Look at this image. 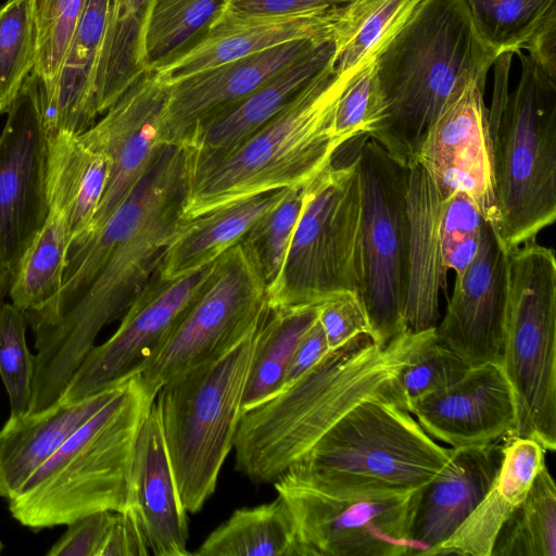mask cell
I'll list each match as a JSON object with an SVG mask.
<instances>
[{
  "label": "cell",
  "instance_id": "6da1fadb",
  "mask_svg": "<svg viewBox=\"0 0 556 556\" xmlns=\"http://www.w3.org/2000/svg\"><path fill=\"white\" fill-rule=\"evenodd\" d=\"M188 155L163 144L152 164L98 230L105 260L88 287L59 320L34 336L35 380L30 413L55 403L102 328L122 317L157 270L163 252L184 220Z\"/></svg>",
  "mask_w": 556,
  "mask_h": 556
},
{
  "label": "cell",
  "instance_id": "7a4b0ae2",
  "mask_svg": "<svg viewBox=\"0 0 556 556\" xmlns=\"http://www.w3.org/2000/svg\"><path fill=\"white\" fill-rule=\"evenodd\" d=\"M434 331L406 330L386 346L363 334L329 351L288 388L241 414L236 470L255 484L274 483L354 406L382 394L400 397L401 369Z\"/></svg>",
  "mask_w": 556,
  "mask_h": 556
},
{
  "label": "cell",
  "instance_id": "3957f363",
  "mask_svg": "<svg viewBox=\"0 0 556 556\" xmlns=\"http://www.w3.org/2000/svg\"><path fill=\"white\" fill-rule=\"evenodd\" d=\"M496 59L464 0H421L375 59L386 113L366 136L409 166L458 83L486 77Z\"/></svg>",
  "mask_w": 556,
  "mask_h": 556
},
{
  "label": "cell",
  "instance_id": "277c9868",
  "mask_svg": "<svg viewBox=\"0 0 556 556\" xmlns=\"http://www.w3.org/2000/svg\"><path fill=\"white\" fill-rule=\"evenodd\" d=\"M331 60L274 118L230 151L200 157L187 150L181 218L190 220L271 190L303 187L331 165L339 98L363 70L340 73Z\"/></svg>",
  "mask_w": 556,
  "mask_h": 556
},
{
  "label": "cell",
  "instance_id": "5b68a950",
  "mask_svg": "<svg viewBox=\"0 0 556 556\" xmlns=\"http://www.w3.org/2000/svg\"><path fill=\"white\" fill-rule=\"evenodd\" d=\"M156 395L140 374L130 377L8 501L12 517L39 531L125 509L137 437Z\"/></svg>",
  "mask_w": 556,
  "mask_h": 556
},
{
  "label": "cell",
  "instance_id": "8992f818",
  "mask_svg": "<svg viewBox=\"0 0 556 556\" xmlns=\"http://www.w3.org/2000/svg\"><path fill=\"white\" fill-rule=\"evenodd\" d=\"M521 76L489 111L500 215L495 236L507 250L535 239L556 218V77L516 52Z\"/></svg>",
  "mask_w": 556,
  "mask_h": 556
},
{
  "label": "cell",
  "instance_id": "52a82bcc",
  "mask_svg": "<svg viewBox=\"0 0 556 556\" xmlns=\"http://www.w3.org/2000/svg\"><path fill=\"white\" fill-rule=\"evenodd\" d=\"M256 329L220 355L163 384L155 397L179 496L188 514L200 511L213 495L233 448Z\"/></svg>",
  "mask_w": 556,
  "mask_h": 556
},
{
  "label": "cell",
  "instance_id": "ba28073f",
  "mask_svg": "<svg viewBox=\"0 0 556 556\" xmlns=\"http://www.w3.org/2000/svg\"><path fill=\"white\" fill-rule=\"evenodd\" d=\"M396 394L369 397L343 415L290 469L317 482L416 490L447 464Z\"/></svg>",
  "mask_w": 556,
  "mask_h": 556
},
{
  "label": "cell",
  "instance_id": "9c48e42d",
  "mask_svg": "<svg viewBox=\"0 0 556 556\" xmlns=\"http://www.w3.org/2000/svg\"><path fill=\"white\" fill-rule=\"evenodd\" d=\"M507 311L501 366L516 401L510 437L556 448V258L528 240L505 252Z\"/></svg>",
  "mask_w": 556,
  "mask_h": 556
},
{
  "label": "cell",
  "instance_id": "30bf717a",
  "mask_svg": "<svg viewBox=\"0 0 556 556\" xmlns=\"http://www.w3.org/2000/svg\"><path fill=\"white\" fill-rule=\"evenodd\" d=\"M274 486L288 504L300 556L416 555L410 528L422 490L312 481L286 471Z\"/></svg>",
  "mask_w": 556,
  "mask_h": 556
},
{
  "label": "cell",
  "instance_id": "8fae6325",
  "mask_svg": "<svg viewBox=\"0 0 556 556\" xmlns=\"http://www.w3.org/2000/svg\"><path fill=\"white\" fill-rule=\"evenodd\" d=\"M361 184L356 157L329 165L305 186L304 202L268 306L318 305L357 293Z\"/></svg>",
  "mask_w": 556,
  "mask_h": 556
},
{
  "label": "cell",
  "instance_id": "7c38bea8",
  "mask_svg": "<svg viewBox=\"0 0 556 556\" xmlns=\"http://www.w3.org/2000/svg\"><path fill=\"white\" fill-rule=\"evenodd\" d=\"M361 184L357 295L370 339L386 346L406 331L404 312L409 278V166L372 139L356 155Z\"/></svg>",
  "mask_w": 556,
  "mask_h": 556
},
{
  "label": "cell",
  "instance_id": "4fadbf2b",
  "mask_svg": "<svg viewBox=\"0 0 556 556\" xmlns=\"http://www.w3.org/2000/svg\"><path fill=\"white\" fill-rule=\"evenodd\" d=\"M267 283L252 248L241 240L213 263L212 274L139 371L154 391L226 352L260 324Z\"/></svg>",
  "mask_w": 556,
  "mask_h": 556
},
{
  "label": "cell",
  "instance_id": "5bb4252c",
  "mask_svg": "<svg viewBox=\"0 0 556 556\" xmlns=\"http://www.w3.org/2000/svg\"><path fill=\"white\" fill-rule=\"evenodd\" d=\"M48 142L38 79L30 74L0 134V266L11 274L48 214Z\"/></svg>",
  "mask_w": 556,
  "mask_h": 556
},
{
  "label": "cell",
  "instance_id": "9a60e30c",
  "mask_svg": "<svg viewBox=\"0 0 556 556\" xmlns=\"http://www.w3.org/2000/svg\"><path fill=\"white\" fill-rule=\"evenodd\" d=\"M486 77L466 75L429 128L415 162L421 164L443 194L470 197L493 228L500 215L495 192L493 141L484 103Z\"/></svg>",
  "mask_w": 556,
  "mask_h": 556
},
{
  "label": "cell",
  "instance_id": "2e32d148",
  "mask_svg": "<svg viewBox=\"0 0 556 556\" xmlns=\"http://www.w3.org/2000/svg\"><path fill=\"white\" fill-rule=\"evenodd\" d=\"M213 263L174 279H164L155 271L122 316L116 331L87 353L61 397L78 400L139 374L146 359L203 290Z\"/></svg>",
  "mask_w": 556,
  "mask_h": 556
},
{
  "label": "cell",
  "instance_id": "e0dca14e",
  "mask_svg": "<svg viewBox=\"0 0 556 556\" xmlns=\"http://www.w3.org/2000/svg\"><path fill=\"white\" fill-rule=\"evenodd\" d=\"M166 100L167 86L154 71L146 70L100 119L78 135L109 161L106 186L86 236L103 226L152 164L163 146L161 127Z\"/></svg>",
  "mask_w": 556,
  "mask_h": 556
},
{
  "label": "cell",
  "instance_id": "ac0fdd59",
  "mask_svg": "<svg viewBox=\"0 0 556 556\" xmlns=\"http://www.w3.org/2000/svg\"><path fill=\"white\" fill-rule=\"evenodd\" d=\"M506 311V254L485 222L476 257L456 275L437 338L470 366L501 364Z\"/></svg>",
  "mask_w": 556,
  "mask_h": 556
},
{
  "label": "cell",
  "instance_id": "d6986e66",
  "mask_svg": "<svg viewBox=\"0 0 556 556\" xmlns=\"http://www.w3.org/2000/svg\"><path fill=\"white\" fill-rule=\"evenodd\" d=\"M409 412L427 434L452 448L509 438L517 417L513 389L497 363L471 366L456 382L417 400Z\"/></svg>",
  "mask_w": 556,
  "mask_h": 556
},
{
  "label": "cell",
  "instance_id": "ffe728a7",
  "mask_svg": "<svg viewBox=\"0 0 556 556\" xmlns=\"http://www.w3.org/2000/svg\"><path fill=\"white\" fill-rule=\"evenodd\" d=\"M325 41L330 40L289 41L167 86L162 143L184 146L200 124L247 97L285 66Z\"/></svg>",
  "mask_w": 556,
  "mask_h": 556
},
{
  "label": "cell",
  "instance_id": "44dd1931",
  "mask_svg": "<svg viewBox=\"0 0 556 556\" xmlns=\"http://www.w3.org/2000/svg\"><path fill=\"white\" fill-rule=\"evenodd\" d=\"M344 7L283 14L233 16L222 13L194 48L154 71L169 86L182 78L294 40H334Z\"/></svg>",
  "mask_w": 556,
  "mask_h": 556
},
{
  "label": "cell",
  "instance_id": "7402d4cb",
  "mask_svg": "<svg viewBox=\"0 0 556 556\" xmlns=\"http://www.w3.org/2000/svg\"><path fill=\"white\" fill-rule=\"evenodd\" d=\"M127 507L155 556L192 554L188 551V513L179 496L155 400L137 437Z\"/></svg>",
  "mask_w": 556,
  "mask_h": 556
},
{
  "label": "cell",
  "instance_id": "603a6c76",
  "mask_svg": "<svg viewBox=\"0 0 556 556\" xmlns=\"http://www.w3.org/2000/svg\"><path fill=\"white\" fill-rule=\"evenodd\" d=\"M503 441L454 448L444 468L422 488L410 528L416 555L444 542L472 513L500 469Z\"/></svg>",
  "mask_w": 556,
  "mask_h": 556
},
{
  "label": "cell",
  "instance_id": "cb8c5ba5",
  "mask_svg": "<svg viewBox=\"0 0 556 556\" xmlns=\"http://www.w3.org/2000/svg\"><path fill=\"white\" fill-rule=\"evenodd\" d=\"M334 58L333 40L317 45L247 97L200 124L181 147L200 157L230 151L282 111Z\"/></svg>",
  "mask_w": 556,
  "mask_h": 556
},
{
  "label": "cell",
  "instance_id": "d4e9b609",
  "mask_svg": "<svg viewBox=\"0 0 556 556\" xmlns=\"http://www.w3.org/2000/svg\"><path fill=\"white\" fill-rule=\"evenodd\" d=\"M126 381L78 400L61 397L47 408L22 417H9L0 429V497L12 498Z\"/></svg>",
  "mask_w": 556,
  "mask_h": 556
},
{
  "label": "cell",
  "instance_id": "484cf974",
  "mask_svg": "<svg viewBox=\"0 0 556 556\" xmlns=\"http://www.w3.org/2000/svg\"><path fill=\"white\" fill-rule=\"evenodd\" d=\"M545 453L531 439H504L500 469L482 500L448 539L428 549L424 556H491L501 528L523 502L545 464Z\"/></svg>",
  "mask_w": 556,
  "mask_h": 556
},
{
  "label": "cell",
  "instance_id": "4316f807",
  "mask_svg": "<svg viewBox=\"0 0 556 556\" xmlns=\"http://www.w3.org/2000/svg\"><path fill=\"white\" fill-rule=\"evenodd\" d=\"M111 0H88L77 24L58 79L40 96L48 137L59 132L80 135L99 117L96 78Z\"/></svg>",
  "mask_w": 556,
  "mask_h": 556
},
{
  "label": "cell",
  "instance_id": "83f0119b",
  "mask_svg": "<svg viewBox=\"0 0 556 556\" xmlns=\"http://www.w3.org/2000/svg\"><path fill=\"white\" fill-rule=\"evenodd\" d=\"M443 194L426 168L409 165L408 210L409 278L404 320L407 330L422 331L438 325L439 294L446 290L439 237Z\"/></svg>",
  "mask_w": 556,
  "mask_h": 556
},
{
  "label": "cell",
  "instance_id": "f1b7e54d",
  "mask_svg": "<svg viewBox=\"0 0 556 556\" xmlns=\"http://www.w3.org/2000/svg\"><path fill=\"white\" fill-rule=\"evenodd\" d=\"M43 225L12 273L9 296L25 316L34 334L48 328L55 315L72 241L67 211L48 197Z\"/></svg>",
  "mask_w": 556,
  "mask_h": 556
},
{
  "label": "cell",
  "instance_id": "f546056e",
  "mask_svg": "<svg viewBox=\"0 0 556 556\" xmlns=\"http://www.w3.org/2000/svg\"><path fill=\"white\" fill-rule=\"evenodd\" d=\"M288 189L264 192L182 220L163 252L157 274L174 279L212 264L239 243Z\"/></svg>",
  "mask_w": 556,
  "mask_h": 556
},
{
  "label": "cell",
  "instance_id": "4dcf8cb0",
  "mask_svg": "<svg viewBox=\"0 0 556 556\" xmlns=\"http://www.w3.org/2000/svg\"><path fill=\"white\" fill-rule=\"evenodd\" d=\"M109 177V161L78 135L59 132L49 138L47 191L67 211L72 242L92 225Z\"/></svg>",
  "mask_w": 556,
  "mask_h": 556
},
{
  "label": "cell",
  "instance_id": "1f68e13d",
  "mask_svg": "<svg viewBox=\"0 0 556 556\" xmlns=\"http://www.w3.org/2000/svg\"><path fill=\"white\" fill-rule=\"evenodd\" d=\"M192 554L198 556H300L292 513L286 501L278 494L269 503L236 509Z\"/></svg>",
  "mask_w": 556,
  "mask_h": 556
},
{
  "label": "cell",
  "instance_id": "d6a6232c",
  "mask_svg": "<svg viewBox=\"0 0 556 556\" xmlns=\"http://www.w3.org/2000/svg\"><path fill=\"white\" fill-rule=\"evenodd\" d=\"M318 305L267 307L256 329L242 413L281 391L298 344L317 320Z\"/></svg>",
  "mask_w": 556,
  "mask_h": 556
},
{
  "label": "cell",
  "instance_id": "836d02e7",
  "mask_svg": "<svg viewBox=\"0 0 556 556\" xmlns=\"http://www.w3.org/2000/svg\"><path fill=\"white\" fill-rule=\"evenodd\" d=\"M151 0H111L96 78L101 116L147 68L142 36Z\"/></svg>",
  "mask_w": 556,
  "mask_h": 556
},
{
  "label": "cell",
  "instance_id": "e575fe53",
  "mask_svg": "<svg viewBox=\"0 0 556 556\" xmlns=\"http://www.w3.org/2000/svg\"><path fill=\"white\" fill-rule=\"evenodd\" d=\"M229 0H151L142 36L147 70L155 71L199 45Z\"/></svg>",
  "mask_w": 556,
  "mask_h": 556
},
{
  "label": "cell",
  "instance_id": "d590c367",
  "mask_svg": "<svg viewBox=\"0 0 556 556\" xmlns=\"http://www.w3.org/2000/svg\"><path fill=\"white\" fill-rule=\"evenodd\" d=\"M421 0H351L337 26L336 68L362 70L402 28Z\"/></svg>",
  "mask_w": 556,
  "mask_h": 556
},
{
  "label": "cell",
  "instance_id": "8d00e7d4",
  "mask_svg": "<svg viewBox=\"0 0 556 556\" xmlns=\"http://www.w3.org/2000/svg\"><path fill=\"white\" fill-rule=\"evenodd\" d=\"M464 1L478 37L496 58L526 50L556 22V0Z\"/></svg>",
  "mask_w": 556,
  "mask_h": 556
},
{
  "label": "cell",
  "instance_id": "74e56055",
  "mask_svg": "<svg viewBox=\"0 0 556 556\" xmlns=\"http://www.w3.org/2000/svg\"><path fill=\"white\" fill-rule=\"evenodd\" d=\"M491 556H556V485L546 464L501 528Z\"/></svg>",
  "mask_w": 556,
  "mask_h": 556
},
{
  "label": "cell",
  "instance_id": "f35d334b",
  "mask_svg": "<svg viewBox=\"0 0 556 556\" xmlns=\"http://www.w3.org/2000/svg\"><path fill=\"white\" fill-rule=\"evenodd\" d=\"M38 52L34 0L0 5V114L8 113L33 73Z\"/></svg>",
  "mask_w": 556,
  "mask_h": 556
},
{
  "label": "cell",
  "instance_id": "ab89813d",
  "mask_svg": "<svg viewBox=\"0 0 556 556\" xmlns=\"http://www.w3.org/2000/svg\"><path fill=\"white\" fill-rule=\"evenodd\" d=\"M88 0H34L38 52L33 71L40 96L54 86Z\"/></svg>",
  "mask_w": 556,
  "mask_h": 556
},
{
  "label": "cell",
  "instance_id": "60d3db41",
  "mask_svg": "<svg viewBox=\"0 0 556 556\" xmlns=\"http://www.w3.org/2000/svg\"><path fill=\"white\" fill-rule=\"evenodd\" d=\"M27 321L12 303L0 304V376L5 387L10 416L29 414L35 380V355L26 342Z\"/></svg>",
  "mask_w": 556,
  "mask_h": 556
},
{
  "label": "cell",
  "instance_id": "b9f144b4",
  "mask_svg": "<svg viewBox=\"0 0 556 556\" xmlns=\"http://www.w3.org/2000/svg\"><path fill=\"white\" fill-rule=\"evenodd\" d=\"M305 186L289 188L285 198L242 239L252 248L258 261L267 283V291L274 287L279 277L302 211Z\"/></svg>",
  "mask_w": 556,
  "mask_h": 556
},
{
  "label": "cell",
  "instance_id": "7bdbcfd3",
  "mask_svg": "<svg viewBox=\"0 0 556 556\" xmlns=\"http://www.w3.org/2000/svg\"><path fill=\"white\" fill-rule=\"evenodd\" d=\"M384 113V96L372 61L350 81L338 100L331 124L336 149L359 135L371 132Z\"/></svg>",
  "mask_w": 556,
  "mask_h": 556
},
{
  "label": "cell",
  "instance_id": "ee69618b",
  "mask_svg": "<svg viewBox=\"0 0 556 556\" xmlns=\"http://www.w3.org/2000/svg\"><path fill=\"white\" fill-rule=\"evenodd\" d=\"M470 367L455 352L442 344L434 331L396 378V387L404 406L409 410L417 400L456 382Z\"/></svg>",
  "mask_w": 556,
  "mask_h": 556
},
{
  "label": "cell",
  "instance_id": "f6af8a7d",
  "mask_svg": "<svg viewBox=\"0 0 556 556\" xmlns=\"http://www.w3.org/2000/svg\"><path fill=\"white\" fill-rule=\"evenodd\" d=\"M485 222L468 194L454 191L443 198L439 237L446 270L453 269L456 275L460 274L473 261Z\"/></svg>",
  "mask_w": 556,
  "mask_h": 556
},
{
  "label": "cell",
  "instance_id": "bcb514c9",
  "mask_svg": "<svg viewBox=\"0 0 556 556\" xmlns=\"http://www.w3.org/2000/svg\"><path fill=\"white\" fill-rule=\"evenodd\" d=\"M318 321L329 351L371 331L365 308L355 292L334 293L318 305Z\"/></svg>",
  "mask_w": 556,
  "mask_h": 556
},
{
  "label": "cell",
  "instance_id": "7dc6e473",
  "mask_svg": "<svg viewBox=\"0 0 556 556\" xmlns=\"http://www.w3.org/2000/svg\"><path fill=\"white\" fill-rule=\"evenodd\" d=\"M113 514L111 510L97 511L71 522L47 556H98Z\"/></svg>",
  "mask_w": 556,
  "mask_h": 556
},
{
  "label": "cell",
  "instance_id": "c3c4849f",
  "mask_svg": "<svg viewBox=\"0 0 556 556\" xmlns=\"http://www.w3.org/2000/svg\"><path fill=\"white\" fill-rule=\"evenodd\" d=\"M150 548L135 516L126 507L114 511L98 556H146Z\"/></svg>",
  "mask_w": 556,
  "mask_h": 556
},
{
  "label": "cell",
  "instance_id": "681fc988",
  "mask_svg": "<svg viewBox=\"0 0 556 556\" xmlns=\"http://www.w3.org/2000/svg\"><path fill=\"white\" fill-rule=\"evenodd\" d=\"M351 0H229L223 13L233 16L283 14L313 10H336Z\"/></svg>",
  "mask_w": 556,
  "mask_h": 556
},
{
  "label": "cell",
  "instance_id": "f907efd6",
  "mask_svg": "<svg viewBox=\"0 0 556 556\" xmlns=\"http://www.w3.org/2000/svg\"><path fill=\"white\" fill-rule=\"evenodd\" d=\"M328 352L327 339L317 317L292 355L281 391L314 367Z\"/></svg>",
  "mask_w": 556,
  "mask_h": 556
},
{
  "label": "cell",
  "instance_id": "816d5d0a",
  "mask_svg": "<svg viewBox=\"0 0 556 556\" xmlns=\"http://www.w3.org/2000/svg\"><path fill=\"white\" fill-rule=\"evenodd\" d=\"M12 274L5 267L0 266V304L4 301V298L9 294L11 285Z\"/></svg>",
  "mask_w": 556,
  "mask_h": 556
},
{
  "label": "cell",
  "instance_id": "f5cc1de1",
  "mask_svg": "<svg viewBox=\"0 0 556 556\" xmlns=\"http://www.w3.org/2000/svg\"><path fill=\"white\" fill-rule=\"evenodd\" d=\"M2 549H3V544H2V542L0 541V554H1Z\"/></svg>",
  "mask_w": 556,
  "mask_h": 556
}]
</instances>
